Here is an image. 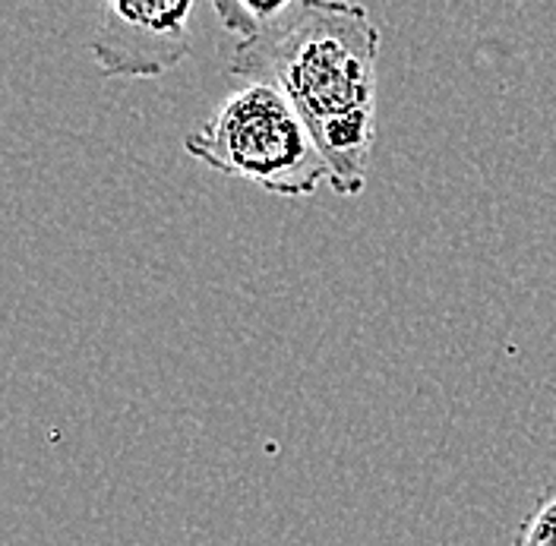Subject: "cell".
Listing matches in <instances>:
<instances>
[{"instance_id": "3957f363", "label": "cell", "mask_w": 556, "mask_h": 546, "mask_svg": "<svg viewBox=\"0 0 556 546\" xmlns=\"http://www.w3.org/2000/svg\"><path fill=\"white\" fill-rule=\"evenodd\" d=\"M190 0L104 3L89 38L92 61L108 79H155L187 61Z\"/></svg>"}, {"instance_id": "7a4b0ae2", "label": "cell", "mask_w": 556, "mask_h": 546, "mask_svg": "<svg viewBox=\"0 0 556 546\" xmlns=\"http://www.w3.org/2000/svg\"><path fill=\"white\" fill-rule=\"evenodd\" d=\"M190 158L228 177H241L281 200H307L332 172L298 107L266 82H247L225 96L184 139Z\"/></svg>"}, {"instance_id": "277c9868", "label": "cell", "mask_w": 556, "mask_h": 546, "mask_svg": "<svg viewBox=\"0 0 556 546\" xmlns=\"http://www.w3.org/2000/svg\"><path fill=\"white\" fill-rule=\"evenodd\" d=\"M215 16L222 20V26L228 33L238 35V41L250 38V35L260 29V23L276 10V3H241V0H215L212 3Z\"/></svg>"}, {"instance_id": "6da1fadb", "label": "cell", "mask_w": 556, "mask_h": 546, "mask_svg": "<svg viewBox=\"0 0 556 546\" xmlns=\"http://www.w3.org/2000/svg\"><path fill=\"white\" fill-rule=\"evenodd\" d=\"M380 29L367 7L278 0L260 29L235 45L228 73L266 82L298 107L339 196H357L377 137Z\"/></svg>"}, {"instance_id": "5b68a950", "label": "cell", "mask_w": 556, "mask_h": 546, "mask_svg": "<svg viewBox=\"0 0 556 546\" xmlns=\"http://www.w3.org/2000/svg\"><path fill=\"white\" fill-rule=\"evenodd\" d=\"M513 546H556V490L547 493L521 521Z\"/></svg>"}]
</instances>
